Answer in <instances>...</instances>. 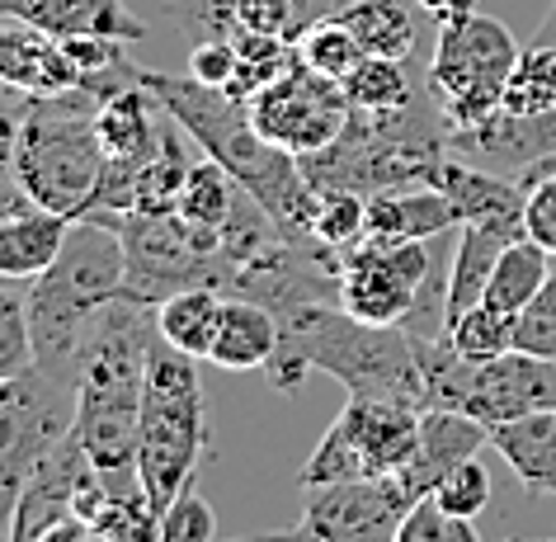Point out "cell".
Masks as SVG:
<instances>
[{"label": "cell", "mask_w": 556, "mask_h": 542, "mask_svg": "<svg viewBox=\"0 0 556 542\" xmlns=\"http://www.w3.org/2000/svg\"><path fill=\"white\" fill-rule=\"evenodd\" d=\"M137 80H142L147 94L161 104V114H170L179 128L203 147V156L217 161L222 171L241 185V193H250L288 236H307L312 241L321 189L307 179V171H302V161L293 151L274 147L269 137L255 128L245 100H236V94L217 90V86H203V80H193V76L151 72V66H142Z\"/></svg>", "instance_id": "6da1fadb"}, {"label": "cell", "mask_w": 556, "mask_h": 542, "mask_svg": "<svg viewBox=\"0 0 556 542\" xmlns=\"http://www.w3.org/2000/svg\"><path fill=\"white\" fill-rule=\"evenodd\" d=\"M278 350L269 358V382L278 392L302 387L307 373L336 378L350 396L406 401L425 411V373L420 350L406 326H372L358 322L340 302H312L278 322Z\"/></svg>", "instance_id": "7a4b0ae2"}, {"label": "cell", "mask_w": 556, "mask_h": 542, "mask_svg": "<svg viewBox=\"0 0 556 542\" xmlns=\"http://www.w3.org/2000/svg\"><path fill=\"white\" fill-rule=\"evenodd\" d=\"M156 340V307L114 298L94 316L80 358V415L76 434L109 491H142L137 477V429H142L147 354Z\"/></svg>", "instance_id": "3957f363"}, {"label": "cell", "mask_w": 556, "mask_h": 542, "mask_svg": "<svg viewBox=\"0 0 556 542\" xmlns=\"http://www.w3.org/2000/svg\"><path fill=\"white\" fill-rule=\"evenodd\" d=\"M123 274H128V260H123L118 222L104 213L76 217L58 264L24 288L38 368L80 387V358H86L90 326L109 302L123 298Z\"/></svg>", "instance_id": "277c9868"}, {"label": "cell", "mask_w": 556, "mask_h": 542, "mask_svg": "<svg viewBox=\"0 0 556 542\" xmlns=\"http://www.w3.org/2000/svg\"><path fill=\"white\" fill-rule=\"evenodd\" d=\"M94 114H100V94L86 86L66 94H29L15 142V185L29 203L72 222L94 207L109 161Z\"/></svg>", "instance_id": "5b68a950"}, {"label": "cell", "mask_w": 556, "mask_h": 542, "mask_svg": "<svg viewBox=\"0 0 556 542\" xmlns=\"http://www.w3.org/2000/svg\"><path fill=\"white\" fill-rule=\"evenodd\" d=\"M207 449V396L199 358L175 344L151 340L147 387H142V429H137V477L151 505L165 509L193 481V467Z\"/></svg>", "instance_id": "8992f818"}, {"label": "cell", "mask_w": 556, "mask_h": 542, "mask_svg": "<svg viewBox=\"0 0 556 542\" xmlns=\"http://www.w3.org/2000/svg\"><path fill=\"white\" fill-rule=\"evenodd\" d=\"M448 274L429 241L364 236L340 255V307L372 326H406L410 336H443Z\"/></svg>", "instance_id": "52a82bcc"}, {"label": "cell", "mask_w": 556, "mask_h": 542, "mask_svg": "<svg viewBox=\"0 0 556 542\" xmlns=\"http://www.w3.org/2000/svg\"><path fill=\"white\" fill-rule=\"evenodd\" d=\"M519 43L500 20L467 15L457 24H439V43L425 72V90L434 94L443 123L453 128H477L500 114L505 86L519 66Z\"/></svg>", "instance_id": "ba28073f"}, {"label": "cell", "mask_w": 556, "mask_h": 542, "mask_svg": "<svg viewBox=\"0 0 556 542\" xmlns=\"http://www.w3.org/2000/svg\"><path fill=\"white\" fill-rule=\"evenodd\" d=\"M80 387L52 378L43 368H24L20 378L0 382V528L10 533L15 505L52 449L76 434Z\"/></svg>", "instance_id": "9c48e42d"}, {"label": "cell", "mask_w": 556, "mask_h": 542, "mask_svg": "<svg viewBox=\"0 0 556 542\" xmlns=\"http://www.w3.org/2000/svg\"><path fill=\"white\" fill-rule=\"evenodd\" d=\"M114 222L123 231V260H128L123 298L161 307L165 298L185 293V288H217L222 293L217 236L189 227L179 213H165V217L123 213Z\"/></svg>", "instance_id": "30bf717a"}, {"label": "cell", "mask_w": 556, "mask_h": 542, "mask_svg": "<svg viewBox=\"0 0 556 542\" xmlns=\"http://www.w3.org/2000/svg\"><path fill=\"white\" fill-rule=\"evenodd\" d=\"M410 505L415 495L401 486V477H354L336 486H312L293 524L227 542H392Z\"/></svg>", "instance_id": "8fae6325"}, {"label": "cell", "mask_w": 556, "mask_h": 542, "mask_svg": "<svg viewBox=\"0 0 556 542\" xmlns=\"http://www.w3.org/2000/svg\"><path fill=\"white\" fill-rule=\"evenodd\" d=\"M250 118H255V128L269 137L274 147L293 151L302 161V156L326 151L344 128H350L354 104H350V94H344L340 80L312 72V66L298 58L288 66L283 80H274L269 90L250 100Z\"/></svg>", "instance_id": "7c38bea8"}, {"label": "cell", "mask_w": 556, "mask_h": 542, "mask_svg": "<svg viewBox=\"0 0 556 542\" xmlns=\"http://www.w3.org/2000/svg\"><path fill=\"white\" fill-rule=\"evenodd\" d=\"M326 15H336V0H165V20L189 38V48L241 34L298 43Z\"/></svg>", "instance_id": "4fadbf2b"}, {"label": "cell", "mask_w": 556, "mask_h": 542, "mask_svg": "<svg viewBox=\"0 0 556 542\" xmlns=\"http://www.w3.org/2000/svg\"><path fill=\"white\" fill-rule=\"evenodd\" d=\"M538 411H556V358L509 350L477 364L467 415H477L485 429H495Z\"/></svg>", "instance_id": "5bb4252c"}, {"label": "cell", "mask_w": 556, "mask_h": 542, "mask_svg": "<svg viewBox=\"0 0 556 542\" xmlns=\"http://www.w3.org/2000/svg\"><path fill=\"white\" fill-rule=\"evenodd\" d=\"M448 151L481 171L523 179L528 171L556 161V109L552 114H495L477 128H453Z\"/></svg>", "instance_id": "9a60e30c"}, {"label": "cell", "mask_w": 556, "mask_h": 542, "mask_svg": "<svg viewBox=\"0 0 556 542\" xmlns=\"http://www.w3.org/2000/svg\"><path fill=\"white\" fill-rule=\"evenodd\" d=\"M336 425L354 443L368 477H396L415 457V443H420V411L406 406V401L350 396L336 415Z\"/></svg>", "instance_id": "2e32d148"}, {"label": "cell", "mask_w": 556, "mask_h": 542, "mask_svg": "<svg viewBox=\"0 0 556 542\" xmlns=\"http://www.w3.org/2000/svg\"><path fill=\"white\" fill-rule=\"evenodd\" d=\"M481 449H491V429H485L477 415L439 411V406L420 411V443H415V457L396 471V477L415 500H420V495L434 491L457 463L477 457Z\"/></svg>", "instance_id": "e0dca14e"}, {"label": "cell", "mask_w": 556, "mask_h": 542, "mask_svg": "<svg viewBox=\"0 0 556 542\" xmlns=\"http://www.w3.org/2000/svg\"><path fill=\"white\" fill-rule=\"evenodd\" d=\"M0 20L29 24V29L48 38L104 34V38H123V43L147 38V24L128 15L123 0H0Z\"/></svg>", "instance_id": "ac0fdd59"}, {"label": "cell", "mask_w": 556, "mask_h": 542, "mask_svg": "<svg viewBox=\"0 0 556 542\" xmlns=\"http://www.w3.org/2000/svg\"><path fill=\"white\" fill-rule=\"evenodd\" d=\"M72 217L48 213L29 199H20L10 213H0V279L5 283H34L58 264Z\"/></svg>", "instance_id": "d6986e66"}, {"label": "cell", "mask_w": 556, "mask_h": 542, "mask_svg": "<svg viewBox=\"0 0 556 542\" xmlns=\"http://www.w3.org/2000/svg\"><path fill=\"white\" fill-rule=\"evenodd\" d=\"M434 189L448 193V203L457 207V222H495V227H514L523 231V203H528V189L509 175H495V171H481L463 156H443L439 175H434ZM528 236V231H523Z\"/></svg>", "instance_id": "ffe728a7"}, {"label": "cell", "mask_w": 556, "mask_h": 542, "mask_svg": "<svg viewBox=\"0 0 556 542\" xmlns=\"http://www.w3.org/2000/svg\"><path fill=\"white\" fill-rule=\"evenodd\" d=\"M523 231L514 227H495V222H463V236H457V250L448 260V302H443V322H457L463 312H471L485 298V283H491L500 255L519 241ZM448 336V330H443Z\"/></svg>", "instance_id": "44dd1931"}, {"label": "cell", "mask_w": 556, "mask_h": 542, "mask_svg": "<svg viewBox=\"0 0 556 542\" xmlns=\"http://www.w3.org/2000/svg\"><path fill=\"white\" fill-rule=\"evenodd\" d=\"M453 227H463L457 207L434 185L387 189L368 199V236H382V241H434Z\"/></svg>", "instance_id": "7402d4cb"}, {"label": "cell", "mask_w": 556, "mask_h": 542, "mask_svg": "<svg viewBox=\"0 0 556 542\" xmlns=\"http://www.w3.org/2000/svg\"><path fill=\"white\" fill-rule=\"evenodd\" d=\"M278 316L255 298H227L222 302V322L207 350V364L227 368V373H250V368H269V358L278 350Z\"/></svg>", "instance_id": "603a6c76"}, {"label": "cell", "mask_w": 556, "mask_h": 542, "mask_svg": "<svg viewBox=\"0 0 556 542\" xmlns=\"http://www.w3.org/2000/svg\"><path fill=\"white\" fill-rule=\"evenodd\" d=\"M491 449L505 457L533 495H556V411H538L523 420L495 425Z\"/></svg>", "instance_id": "cb8c5ba5"}, {"label": "cell", "mask_w": 556, "mask_h": 542, "mask_svg": "<svg viewBox=\"0 0 556 542\" xmlns=\"http://www.w3.org/2000/svg\"><path fill=\"white\" fill-rule=\"evenodd\" d=\"M336 20L358 38L364 58H392L410 62L415 58V0H354V5L336 10Z\"/></svg>", "instance_id": "d4e9b609"}, {"label": "cell", "mask_w": 556, "mask_h": 542, "mask_svg": "<svg viewBox=\"0 0 556 542\" xmlns=\"http://www.w3.org/2000/svg\"><path fill=\"white\" fill-rule=\"evenodd\" d=\"M222 302H227V293H217V288H185V293L165 298L156 307L161 340L193 354V358H207L217 322H222Z\"/></svg>", "instance_id": "484cf974"}, {"label": "cell", "mask_w": 556, "mask_h": 542, "mask_svg": "<svg viewBox=\"0 0 556 542\" xmlns=\"http://www.w3.org/2000/svg\"><path fill=\"white\" fill-rule=\"evenodd\" d=\"M552 264H556V260H552L538 241L519 236V241H514L505 255H500V264H495L491 283H485V298H481V302H491L495 312L519 316L528 302L542 293V283L552 279Z\"/></svg>", "instance_id": "4316f807"}, {"label": "cell", "mask_w": 556, "mask_h": 542, "mask_svg": "<svg viewBox=\"0 0 556 542\" xmlns=\"http://www.w3.org/2000/svg\"><path fill=\"white\" fill-rule=\"evenodd\" d=\"M236 203H241V185L222 171L217 161H199L189 175L185 193H179V207L175 213L189 222V227H199L207 236H222L227 231V222L236 213Z\"/></svg>", "instance_id": "83f0119b"}, {"label": "cell", "mask_w": 556, "mask_h": 542, "mask_svg": "<svg viewBox=\"0 0 556 542\" xmlns=\"http://www.w3.org/2000/svg\"><path fill=\"white\" fill-rule=\"evenodd\" d=\"M340 86H344V94H350V104L364 109V114L401 109V104H410L415 94L425 90V86H415V80H410V66L392 62V58H364L350 76L340 80Z\"/></svg>", "instance_id": "f1b7e54d"}, {"label": "cell", "mask_w": 556, "mask_h": 542, "mask_svg": "<svg viewBox=\"0 0 556 542\" xmlns=\"http://www.w3.org/2000/svg\"><path fill=\"white\" fill-rule=\"evenodd\" d=\"M298 62V43H283V38H264V34H241L236 38V76L227 94L236 100H255L274 86V80L288 76V66Z\"/></svg>", "instance_id": "f546056e"}, {"label": "cell", "mask_w": 556, "mask_h": 542, "mask_svg": "<svg viewBox=\"0 0 556 542\" xmlns=\"http://www.w3.org/2000/svg\"><path fill=\"white\" fill-rule=\"evenodd\" d=\"M552 109H556V48L528 43L505 86L500 114H552Z\"/></svg>", "instance_id": "4dcf8cb0"}, {"label": "cell", "mask_w": 556, "mask_h": 542, "mask_svg": "<svg viewBox=\"0 0 556 542\" xmlns=\"http://www.w3.org/2000/svg\"><path fill=\"white\" fill-rule=\"evenodd\" d=\"M448 340L457 354H467L471 364H485V358H500L514 350V316L495 312L491 302H477L471 312H463L448 326Z\"/></svg>", "instance_id": "1f68e13d"}, {"label": "cell", "mask_w": 556, "mask_h": 542, "mask_svg": "<svg viewBox=\"0 0 556 542\" xmlns=\"http://www.w3.org/2000/svg\"><path fill=\"white\" fill-rule=\"evenodd\" d=\"M298 58L307 62L312 72H321L330 80H344L358 62H364V48H358V38L344 29L336 15H326L321 24H312V29L298 38Z\"/></svg>", "instance_id": "d6a6232c"}, {"label": "cell", "mask_w": 556, "mask_h": 542, "mask_svg": "<svg viewBox=\"0 0 556 542\" xmlns=\"http://www.w3.org/2000/svg\"><path fill=\"white\" fill-rule=\"evenodd\" d=\"M94 528L109 542H161V509L147 491H109L104 509L94 514Z\"/></svg>", "instance_id": "836d02e7"}, {"label": "cell", "mask_w": 556, "mask_h": 542, "mask_svg": "<svg viewBox=\"0 0 556 542\" xmlns=\"http://www.w3.org/2000/svg\"><path fill=\"white\" fill-rule=\"evenodd\" d=\"M368 236V199L350 189H326L316 203V222H312V241H321L330 250H350Z\"/></svg>", "instance_id": "e575fe53"}, {"label": "cell", "mask_w": 556, "mask_h": 542, "mask_svg": "<svg viewBox=\"0 0 556 542\" xmlns=\"http://www.w3.org/2000/svg\"><path fill=\"white\" fill-rule=\"evenodd\" d=\"M34 368V330H29V298L20 283L0 279V382Z\"/></svg>", "instance_id": "d590c367"}, {"label": "cell", "mask_w": 556, "mask_h": 542, "mask_svg": "<svg viewBox=\"0 0 556 542\" xmlns=\"http://www.w3.org/2000/svg\"><path fill=\"white\" fill-rule=\"evenodd\" d=\"M392 542H481V533H477V519H457V514L439 509L434 495H420L406 509Z\"/></svg>", "instance_id": "8d00e7d4"}, {"label": "cell", "mask_w": 556, "mask_h": 542, "mask_svg": "<svg viewBox=\"0 0 556 542\" xmlns=\"http://www.w3.org/2000/svg\"><path fill=\"white\" fill-rule=\"evenodd\" d=\"M354 477H368V471H364V463H358L354 443L344 439V429L330 425L321 434V443L312 449L307 467L298 471V486L302 491H312V486H336V481H354Z\"/></svg>", "instance_id": "74e56055"}, {"label": "cell", "mask_w": 556, "mask_h": 542, "mask_svg": "<svg viewBox=\"0 0 556 542\" xmlns=\"http://www.w3.org/2000/svg\"><path fill=\"white\" fill-rule=\"evenodd\" d=\"M429 495L439 500V509L457 514V519H477V514L491 505V471H485L481 457H467V463H457Z\"/></svg>", "instance_id": "f35d334b"}, {"label": "cell", "mask_w": 556, "mask_h": 542, "mask_svg": "<svg viewBox=\"0 0 556 542\" xmlns=\"http://www.w3.org/2000/svg\"><path fill=\"white\" fill-rule=\"evenodd\" d=\"M519 185L528 189V203H523V231H528V241H538L556 260V161L538 165V171H528Z\"/></svg>", "instance_id": "ab89813d"}, {"label": "cell", "mask_w": 556, "mask_h": 542, "mask_svg": "<svg viewBox=\"0 0 556 542\" xmlns=\"http://www.w3.org/2000/svg\"><path fill=\"white\" fill-rule=\"evenodd\" d=\"M161 542H217V514L193 481L161 509Z\"/></svg>", "instance_id": "60d3db41"}, {"label": "cell", "mask_w": 556, "mask_h": 542, "mask_svg": "<svg viewBox=\"0 0 556 542\" xmlns=\"http://www.w3.org/2000/svg\"><path fill=\"white\" fill-rule=\"evenodd\" d=\"M514 350L556 358V264H552V279L542 283V293L514 316Z\"/></svg>", "instance_id": "b9f144b4"}, {"label": "cell", "mask_w": 556, "mask_h": 542, "mask_svg": "<svg viewBox=\"0 0 556 542\" xmlns=\"http://www.w3.org/2000/svg\"><path fill=\"white\" fill-rule=\"evenodd\" d=\"M24 109H29V94L0 80V199H10V193H24L15 185V142H20Z\"/></svg>", "instance_id": "7bdbcfd3"}, {"label": "cell", "mask_w": 556, "mask_h": 542, "mask_svg": "<svg viewBox=\"0 0 556 542\" xmlns=\"http://www.w3.org/2000/svg\"><path fill=\"white\" fill-rule=\"evenodd\" d=\"M189 76L203 80V86L227 90L236 76V38H207V43L189 48Z\"/></svg>", "instance_id": "ee69618b"}, {"label": "cell", "mask_w": 556, "mask_h": 542, "mask_svg": "<svg viewBox=\"0 0 556 542\" xmlns=\"http://www.w3.org/2000/svg\"><path fill=\"white\" fill-rule=\"evenodd\" d=\"M38 542H109V538H104L94 524L76 519V514H66V519H62V524H52V528H48V533L38 538Z\"/></svg>", "instance_id": "f6af8a7d"}, {"label": "cell", "mask_w": 556, "mask_h": 542, "mask_svg": "<svg viewBox=\"0 0 556 542\" xmlns=\"http://www.w3.org/2000/svg\"><path fill=\"white\" fill-rule=\"evenodd\" d=\"M415 5L425 10L434 24H457V20H467V15H477V5L481 0H415Z\"/></svg>", "instance_id": "bcb514c9"}, {"label": "cell", "mask_w": 556, "mask_h": 542, "mask_svg": "<svg viewBox=\"0 0 556 542\" xmlns=\"http://www.w3.org/2000/svg\"><path fill=\"white\" fill-rule=\"evenodd\" d=\"M533 43H547V48H556V0H552V10H547V20L538 24V38Z\"/></svg>", "instance_id": "7dc6e473"}, {"label": "cell", "mask_w": 556, "mask_h": 542, "mask_svg": "<svg viewBox=\"0 0 556 542\" xmlns=\"http://www.w3.org/2000/svg\"><path fill=\"white\" fill-rule=\"evenodd\" d=\"M24 199V193H10V199H0V213H10V207H15Z\"/></svg>", "instance_id": "c3c4849f"}, {"label": "cell", "mask_w": 556, "mask_h": 542, "mask_svg": "<svg viewBox=\"0 0 556 542\" xmlns=\"http://www.w3.org/2000/svg\"><path fill=\"white\" fill-rule=\"evenodd\" d=\"M344 5H354V0H336V10H344Z\"/></svg>", "instance_id": "681fc988"}, {"label": "cell", "mask_w": 556, "mask_h": 542, "mask_svg": "<svg viewBox=\"0 0 556 542\" xmlns=\"http://www.w3.org/2000/svg\"><path fill=\"white\" fill-rule=\"evenodd\" d=\"M528 542H556V538H528Z\"/></svg>", "instance_id": "f907efd6"}, {"label": "cell", "mask_w": 556, "mask_h": 542, "mask_svg": "<svg viewBox=\"0 0 556 542\" xmlns=\"http://www.w3.org/2000/svg\"><path fill=\"white\" fill-rule=\"evenodd\" d=\"M0 542H10V533H5V528H0Z\"/></svg>", "instance_id": "816d5d0a"}]
</instances>
